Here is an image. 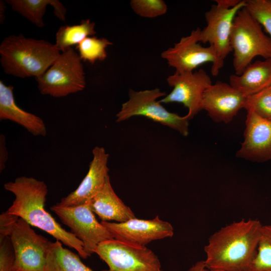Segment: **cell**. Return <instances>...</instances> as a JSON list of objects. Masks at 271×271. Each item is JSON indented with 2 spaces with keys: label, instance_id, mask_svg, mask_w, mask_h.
I'll list each match as a JSON object with an SVG mask.
<instances>
[{
  "label": "cell",
  "instance_id": "obj_1",
  "mask_svg": "<svg viewBox=\"0 0 271 271\" xmlns=\"http://www.w3.org/2000/svg\"><path fill=\"white\" fill-rule=\"evenodd\" d=\"M262 225L257 219H242L221 227L204 246L205 268L250 271Z\"/></svg>",
  "mask_w": 271,
  "mask_h": 271
},
{
  "label": "cell",
  "instance_id": "obj_2",
  "mask_svg": "<svg viewBox=\"0 0 271 271\" xmlns=\"http://www.w3.org/2000/svg\"><path fill=\"white\" fill-rule=\"evenodd\" d=\"M5 189L15 196L7 210L30 225L48 233L57 240L75 249L83 258L88 257L83 242L72 233L63 228L44 208L48 187L46 183L33 177L21 176L4 184Z\"/></svg>",
  "mask_w": 271,
  "mask_h": 271
},
{
  "label": "cell",
  "instance_id": "obj_3",
  "mask_svg": "<svg viewBox=\"0 0 271 271\" xmlns=\"http://www.w3.org/2000/svg\"><path fill=\"white\" fill-rule=\"evenodd\" d=\"M60 54L55 44L22 34L7 37L0 45V62L4 72L21 78L40 77Z\"/></svg>",
  "mask_w": 271,
  "mask_h": 271
},
{
  "label": "cell",
  "instance_id": "obj_4",
  "mask_svg": "<svg viewBox=\"0 0 271 271\" xmlns=\"http://www.w3.org/2000/svg\"><path fill=\"white\" fill-rule=\"evenodd\" d=\"M235 74L240 75L257 56L271 59V38L245 7L234 18L230 35Z\"/></svg>",
  "mask_w": 271,
  "mask_h": 271
},
{
  "label": "cell",
  "instance_id": "obj_5",
  "mask_svg": "<svg viewBox=\"0 0 271 271\" xmlns=\"http://www.w3.org/2000/svg\"><path fill=\"white\" fill-rule=\"evenodd\" d=\"M36 80L38 88L43 95L59 98L82 91L86 81L78 53L72 47L62 52Z\"/></svg>",
  "mask_w": 271,
  "mask_h": 271
},
{
  "label": "cell",
  "instance_id": "obj_6",
  "mask_svg": "<svg viewBox=\"0 0 271 271\" xmlns=\"http://www.w3.org/2000/svg\"><path fill=\"white\" fill-rule=\"evenodd\" d=\"M165 95L160 89L134 91L130 89L129 99L122 104L116 114V121H124L134 116H145L179 131L186 137L189 134V118L169 112L157 99Z\"/></svg>",
  "mask_w": 271,
  "mask_h": 271
},
{
  "label": "cell",
  "instance_id": "obj_7",
  "mask_svg": "<svg viewBox=\"0 0 271 271\" xmlns=\"http://www.w3.org/2000/svg\"><path fill=\"white\" fill-rule=\"evenodd\" d=\"M94 253L108 266L101 271H163L158 256L146 246L114 238L99 244Z\"/></svg>",
  "mask_w": 271,
  "mask_h": 271
},
{
  "label": "cell",
  "instance_id": "obj_8",
  "mask_svg": "<svg viewBox=\"0 0 271 271\" xmlns=\"http://www.w3.org/2000/svg\"><path fill=\"white\" fill-rule=\"evenodd\" d=\"M89 201L79 205L59 207L54 205L50 208L61 221L70 228L71 232L83 242L88 257L94 253L99 244L114 239L111 233L96 219Z\"/></svg>",
  "mask_w": 271,
  "mask_h": 271
},
{
  "label": "cell",
  "instance_id": "obj_9",
  "mask_svg": "<svg viewBox=\"0 0 271 271\" xmlns=\"http://www.w3.org/2000/svg\"><path fill=\"white\" fill-rule=\"evenodd\" d=\"M200 30L197 28L192 30L189 35L181 38L173 47L163 52L161 56L178 73L193 72L204 63H211V74L217 76L224 61L219 58L212 46L200 45L198 40Z\"/></svg>",
  "mask_w": 271,
  "mask_h": 271
},
{
  "label": "cell",
  "instance_id": "obj_10",
  "mask_svg": "<svg viewBox=\"0 0 271 271\" xmlns=\"http://www.w3.org/2000/svg\"><path fill=\"white\" fill-rule=\"evenodd\" d=\"M31 226L19 218L10 235L15 253V271H44L51 241Z\"/></svg>",
  "mask_w": 271,
  "mask_h": 271
},
{
  "label": "cell",
  "instance_id": "obj_11",
  "mask_svg": "<svg viewBox=\"0 0 271 271\" xmlns=\"http://www.w3.org/2000/svg\"><path fill=\"white\" fill-rule=\"evenodd\" d=\"M167 81L169 85L173 87V90L160 100L161 103L183 104L188 109L186 115L189 120L202 110L203 94L212 84L210 76L202 69L195 72H175L168 77Z\"/></svg>",
  "mask_w": 271,
  "mask_h": 271
},
{
  "label": "cell",
  "instance_id": "obj_12",
  "mask_svg": "<svg viewBox=\"0 0 271 271\" xmlns=\"http://www.w3.org/2000/svg\"><path fill=\"white\" fill-rule=\"evenodd\" d=\"M246 1H242L233 8L213 5L205 14L206 26L200 30L199 42L209 43L219 58L223 61L232 52L230 35L233 21L237 12L245 7Z\"/></svg>",
  "mask_w": 271,
  "mask_h": 271
},
{
  "label": "cell",
  "instance_id": "obj_13",
  "mask_svg": "<svg viewBox=\"0 0 271 271\" xmlns=\"http://www.w3.org/2000/svg\"><path fill=\"white\" fill-rule=\"evenodd\" d=\"M100 223L111 233L114 239L140 246H146L154 240L172 237L174 235L172 225L158 216L149 220L134 218L123 222L101 221Z\"/></svg>",
  "mask_w": 271,
  "mask_h": 271
},
{
  "label": "cell",
  "instance_id": "obj_14",
  "mask_svg": "<svg viewBox=\"0 0 271 271\" xmlns=\"http://www.w3.org/2000/svg\"><path fill=\"white\" fill-rule=\"evenodd\" d=\"M247 97L230 84L218 81L205 91L202 109L214 121L228 123L244 108Z\"/></svg>",
  "mask_w": 271,
  "mask_h": 271
},
{
  "label": "cell",
  "instance_id": "obj_15",
  "mask_svg": "<svg viewBox=\"0 0 271 271\" xmlns=\"http://www.w3.org/2000/svg\"><path fill=\"white\" fill-rule=\"evenodd\" d=\"M88 171L78 187L55 205L69 207L83 204L91 200L103 188L108 175L109 154L103 147H95Z\"/></svg>",
  "mask_w": 271,
  "mask_h": 271
},
{
  "label": "cell",
  "instance_id": "obj_16",
  "mask_svg": "<svg viewBox=\"0 0 271 271\" xmlns=\"http://www.w3.org/2000/svg\"><path fill=\"white\" fill-rule=\"evenodd\" d=\"M243 136L237 157L257 162L271 160V120L247 111Z\"/></svg>",
  "mask_w": 271,
  "mask_h": 271
},
{
  "label": "cell",
  "instance_id": "obj_17",
  "mask_svg": "<svg viewBox=\"0 0 271 271\" xmlns=\"http://www.w3.org/2000/svg\"><path fill=\"white\" fill-rule=\"evenodd\" d=\"M13 89V86L7 85L0 81V119L17 123L33 136L45 137L47 129L43 120L17 105Z\"/></svg>",
  "mask_w": 271,
  "mask_h": 271
},
{
  "label": "cell",
  "instance_id": "obj_18",
  "mask_svg": "<svg viewBox=\"0 0 271 271\" xmlns=\"http://www.w3.org/2000/svg\"><path fill=\"white\" fill-rule=\"evenodd\" d=\"M89 205L101 221L123 222L136 218L133 212L114 191L109 176L101 190L90 200Z\"/></svg>",
  "mask_w": 271,
  "mask_h": 271
},
{
  "label": "cell",
  "instance_id": "obj_19",
  "mask_svg": "<svg viewBox=\"0 0 271 271\" xmlns=\"http://www.w3.org/2000/svg\"><path fill=\"white\" fill-rule=\"evenodd\" d=\"M229 84L247 96L268 88L271 85V59L251 62L241 74L231 75Z\"/></svg>",
  "mask_w": 271,
  "mask_h": 271
},
{
  "label": "cell",
  "instance_id": "obj_20",
  "mask_svg": "<svg viewBox=\"0 0 271 271\" xmlns=\"http://www.w3.org/2000/svg\"><path fill=\"white\" fill-rule=\"evenodd\" d=\"M12 9L28 19L38 27H43V17L48 5L54 9V15L58 19H62L66 14V9L58 0H8Z\"/></svg>",
  "mask_w": 271,
  "mask_h": 271
},
{
  "label": "cell",
  "instance_id": "obj_21",
  "mask_svg": "<svg viewBox=\"0 0 271 271\" xmlns=\"http://www.w3.org/2000/svg\"><path fill=\"white\" fill-rule=\"evenodd\" d=\"M44 271H93L85 265L79 256L63 247L60 241L51 242Z\"/></svg>",
  "mask_w": 271,
  "mask_h": 271
},
{
  "label": "cell",
  "instance_id": "obj_22",
  "mask_svg": "<svg viewBox=\"0 0 271 271\" xmlns=\"http://www.w3.org/2000/svg\"><path fill=\"white\" fill-rule=\"evenodd\" d=\"M95 26L94 22L87 19L77 25L61 26L56 34L55 45L60 51L65 52L87 37L95 35Z\"/></svg>",
  "mask_w": 271,
  "mask_h": 271
},
{
  "label": "cell",
  "instance_id": "obj_23",
  "mask_svg": "<svg viewBox=\"0 0 271 271\" xmlns=\"http://www.w3.org/2000/svg\"><path fill=\"white\" fill-rule=\"evenodd\" d=\"M112 44L104 38L88 37L78 44L76 49L82 61L93 64L97 61H103L106 59V48Z\"/></svg>",
  "mask_w": 271,
  "mask_h": 271
},
{
  "label": "cell",
  "instance_id": "obj_24",
  "mask_svg": "<svg viewBox=\"0 0 271 271\" xmlns=\"http://www.w3.org/2000/svg\"><path fill=\"white\" fill-rule=\"evenodd\" d=\"M250 271H271V224L262 225Z\"/></svg>",
  "mask_w": 271,
  "mask_h": 271
},
{
  "label": "cell",
  "instance_id": "obj_25",
  "mask_svg": "<svg viewBox=\"0 0 271 271\" xmlns=\"http://www.w3.org/2000/svg\"><path fill=\"white\" fill-rule=\"evenodd\" d=\"M244 108L258 116L271 120V90L268 87L257 93L248 96Z\"/></svg>",
  "mask_w": 271,
  "mask_h": 271
},
{
  "label": "cell",
  "instance_id": "obj_26",
  "mask_svg": "<svg viewBox=\"0 0 271 271\" xmlns=\"http://www.w3.org/2000/svg\"><path fill=\"white\" fill-rule=\"evenodd\" d=\"M244 7L271 38V0H247Z\"/></svg>",
  "mask_w": 271,
  "mask_h": 271
},
{
  "label": "cell",
  "instance_id": "obj_27",
  "mask_svg": "<svg viewBox=\"0 0 271 271\" xmlns=\"http://www.w3.org/2000/svg\"><path fill=\"white\" fill-rule=\"evenodd\" d=\"M130 4L135 13L148 18L163 15L168 9L166 3L162 0H132Z\"/></svg>",
  "mask_w": 271,
  "mask_h": 271
},
{
  "label": "cell",
  "instance_id": "obj_28",
  "mask_svg": "<svg viewBox=\"0 0 271 271\" xmlns=\"http://www.w3.org/2000/svg\"><path fill=\"white\" fill-rule=\"evenodd\" d=\"M15 253L10 236L0 241V271H15Z\"/></svg>",
  "mask_w": 271,
  "mask_h": 271
},
{
  "label": "cell",
  "instance_id": "obj_29",
  "mask_svg": "<svg viewBox=\"0 0 271 271\" xmlns=\"http://www.w3.org/2000/svg\"><path fill=\"white\" fill-rule=\"evenodd\" d=\"M19 219L18 216L9 214L7 211L3 212L1 214L0 241L7 236H10L14 225Z\"/></svg>",
  "mask_w": 271,
  "mask_h": 271
},
{
  "label": "cell",
  "instance_id": "obj_30",
  "mask_svg": "<svg viewBox=\"0 0 271 271\" xmlns=\"http://www.w3.org/2000/svg\"><path fill=\"white\" fill-rule=\"evenodd\" d=\"M8 159V152L6 146L5 137L3 134L0 136V171L5 169V164Z\"/></svg>",
  "mask_w": 271,
  "mask_h": 271
},
{
  "label": "cell",
  "instance_id": "obj_31",
  "mask_svg": "<svg viewBox=\"0 0 271 271\" xmlns=\"http://www.w3.org/2000/svg\"><path fill=\"white\" fill-rule=\"evenodd\" d=\"M241 0H215L216 4L226 7L228 8H233L238 5Z\"/></svg>",
  "mask_w": 271,
  "mask_h": 271
},
{
  "label": "cell",
  "instance_id": "obj_32",
  "mask_svg": "<svg viewBox=\"0 0 271 271\" xmlns=\"http://www.w3.org/2000/svg\"><path fill=\"white\" fill-rule=\"evenodd\" d=\"M205 268L204 260H199L193 264L188 271H202Z\"/></svg>",
  "mask_w": 271,
  "mask_h": 271
},
{
  "label": "cell",
  "instance_id": "obj_33",
  "mask_svg": "<svg viewBox=\"0 0 271 271\" xmlns=\"http://www.w3.org/2000/svg\"><path fill=\"white\" fill-rule=\"evenodd\" d=\"M3 1H0V23L2 24L4 23L5 19V12L6 9V6Z\"/></svg>",
  "mask_w": 271,
  "mask_h": 271
},
{
  "label": "cell",
  "instance_id": "obj_34",
  "mask_svg": "<svg viewBox=\"0 0 271 271\" xmlns=\"http://www.w3.org/2000/svg\"><path fill=\"white\" fill-rule=\"evenodd\" d=\"M202 271H225L221 269H209L206 268H204Z\"/></svg>",
  "mask_w": 271,
  "mask_h": 271
},
{
  "label": "cell",
  "instance_id": "obj_35",
  "mask_svg": "<svg viewBox=\"0 0 271 271\" xmlns=\"http://www.w3.org/2000/svg\"><path fill=\"white\" fill-rule=\"evenodd\" d=\"M268 88L270 89V90H271V85L268 87Z\"/></svg>",
  "mask_w": 271,
  "mask_h": 271
}]
</instances>
